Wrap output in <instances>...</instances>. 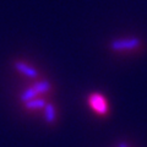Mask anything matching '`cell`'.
Here are the masks:
<instances>
[{"mask_svg": "<svg viewBox=\"0 0 147 147\" xmlns=\"http://www.w3.org/2000/svg\"><path fill=\"white\" fill-rule=\"evenodd\" d=\"M12 65H13V69H15L18 74H21L22 76H25L26 79H28L31 81H36V80H38L39 77H42L40 76V72L37 70L34 66L30 65L28 63H26L24 60H15Z\"/></svg>", "mask_w": 147, "mask_h": 147, "instance_id": "cell-3", "label": "cell"}, {"mask_svg": "<svg viewBox=\"0 0 147 147\" xmlns=\"http://www.w3.org/2000/svg\"><path fill=\"white\" fill-rule=\"evenodd\" d=\"M38 96L39 94L36 92V90L33 88V86L30 85L28 87H26V88L20 93V102H21V104H24L26 102H28V100L32 99V98L38 97Z\"/></svg>", "mask_w": 147, "mask_h": 147, "instance_id": "cell-7", "label": "cell"}, {"mask_svg": "<svg viewBox=\"0 0 147 147\" xmlns=\"http://www.w3.org/2000/svg\"><path fill=\"white\" fill-rule=\"evenodd\" d=\"M48 103V97L47 96H38V97H34L30 99L28 102L24 103V109L27 110L30 113H36L39 112V110H43V108L45 107V104Z\"/></svg>", "mask_w": 147, "mask_h": 147, "instance_id": "cell-4", "label": "cell"}, {"mask_svg": "<svg viewBox=\"0 0 147 147\" xmlns=\"http://www.w3.org/2000/svg\"><path fill=\"white\" fill-rule=\"evenodd\" d=\"M109 49L118 54L136 53L142 48V40L139 37H124L110 40L108 44Z\"/></svg>", "mask_w": 147, "mask_h": 147, "instance_id": "cell-1", "label": "cell"}, {"mask_svg": "<svg viewBox=\"0 0 147 147\" xmlns=\"http://www.w3.org/2000/svg\"><path fill=\"white\" fill-rule=\"evenodd\" d=\"M43 114H44V121L47 124L53 125V124L57 123V120H58V109L52 102L48 100V103L45 104V107L43 108Z\"/></svg>", "mask_w": 147, "mask_h": 147, "instance_id": "cell-6", "label": "cell"}, {"mask_svg": "<svg viewBox=\"0 0 147 147\" xmlns=\"http://www.w3.org/2000/svg\"><path fill=\"white\" fill-rule=\"evenodd\" d=\"M32 86L39 96H47L48 97V94L52 93L53 91V84L48 79H44V77H39L38 80L33 81Z\"/></svg>", "mask_w": 147, "mask_h": 147, "instance_id": "cell-5", "label": "cell"}, {"mask_svg": "<svg viewBox=\"0 0 147 147\" xmlns=\"http://www.w3.org/2000/svg\"><path fill=\"white\" fill-rule=\"evenodd\" d=\"M117 147H130V145H129L127 142H119Z\"/></svg>", "mask_w": 147, "mask_h": 147, "instance_id": "cell-8", "label": "cell"}, {"mask_svg": "<svg viewBox=\"0 0 147 147\" xmlns=\"http://www.w3.org/2000/svg\"><path fill=\"white\" fill-rule=\"evenodd\" d=\"M87 105L97 117L105 118L110 113V104L108 98L100 92H91L87 96Z\"/></svg>", "mask_w": 147, "mask_h": 147, "instance_id": "cell-2", "label": "cell"}]
</instances>
